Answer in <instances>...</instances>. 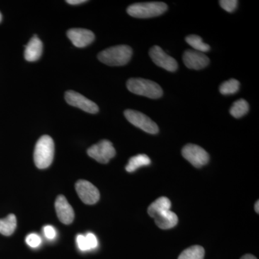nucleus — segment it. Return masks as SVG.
Segmentation results:
<instances>
[{
	"label": "nucleus",
	"instance_id": "nucleus-11",
	"mask_svg": "<svg viewBox=\"0 0 259 259\" xmlns=\"http://www.w3.org/2000/svg\"><path fill=\"white\" fill-rule=\"evenodd\" d=\"M149 56L155 64L157 65L159 67L163 68L166 71L174 72V71H177V68H178L177 61L171 56L166 54L163 49L158 46H155L151 48L149 51Z\"/></svg>",
	"mask_w": 259,
	"mask_h": 259
},
{
	"label": "nucleus",
	"instance_id": "nucleus-1",
	"mask_svg": "<svg viewBox=\"0 0 259 259\" xmlns=\"http://www.w3.org/2000/svg\"><path fill=\"white\" fill-rule=\"evenodd\" d=\"M171 201L166 197H159L148 207V214L161 229H171L178 223V217L171 211Z\"/></svg>",
	"mask_w": 259,
	"mask_h": 259
},
{
	"label": "nucleus",
	"instance_id": "nucleus-14",
	"mask_svg": "<svg viewBox=\"0 0 259 259\" xmlns=\"http://www.w3.org/2000/svg\"><path fill=\"white\" fill-rule=\"evenodd\" d=\"M56 214L61 223L69 225L74 219V212L71 204L63 195H59L55 202Z\"/></svg>",
	"mask_w": 259,
	"mask_h": 259
},
{
	"label": "nucleus",
	"instance_id": "nucleus-13",
	"mask_svg": "<svg viewBox=\"0 0 259 259\" xmlns=\"http://www.w3.org/2000/svg\"><path fill=\"white\" fill-rule=\"evenodd\" d=\"M183 61L185 66L191 69H204L209 64V59L203 53L194 50H187L184 53Z\"/></svg>",
	"mask_w": 259,
	"mask_h": 259
},
{
	"label": "nucleus",
	"instance_id": "nucleus-6",
	"mask_svg": "<svg viewBox=\"0 0 259 259\" xmlns=\"http://www.w3.org/2000/svg\"><path fill=\"white\" fill-rule=\"evenodd\" d=\"M124 115L132 125L139 127L145 132L150 134H156L158 133V127L156 122L142 112L136 110H127Z\"/></svg>",
	"mask_w": 259,
	"mask_h": 259
},
{
	"label": "nucleus",
	"instance_id": "nucleus-24",
	"mask_svg": "<svg viewBox=\"0 0 259 259\" xmlns=\"http://www.w3.org/2000/svg\"><path fill=\"white\" fill-rule=\"evenodd\" d=\"M76 243H77L78 248H79L81 251H88V250H90L86 236H83V235H78L77 237H76Z\"/></svg>",
	"mask_w": 259,
	"mask_h": 259
},
{
	"label": "nucleus",
	"instance_id": "nucleus-28",
	"mask_svg": "<svg viewBox=\"0 0 259 259\" xmlns=\"http://www.w3.org/2000/svg\"><path fill=\"white\" fill-rule=\"evenodd\" d=\"M241 259H257L256 257L251 254H245L242 256Z\"/></svg>",
	"mask_w": 259,
	"mask_h": 259
},
{
	"label": "nucleus",
	"instance_id": "nucleus-21",
	"mask_svg": "<svg viewBox=\"0 0 259 259\" xmlns=\"http://www.w3.org/2000/svg\"><path fill=\"white\" fill-rule=\"evenodd\" d=\"M239 81L235 79H231L221 83L220 93L223 95H233L239 90Z\"/></svg>",
	"mask_w": 259,
	"mask_h": 259
},
{
	"label": "nucleus",
	"instance_id": "nucleus-17",
	"mask_svg": "<svg viewBox=\"0 0 259 259\" xmlns=\"http://www.w3.org/2000/svg\"><path fill=\"white\" fill-rule=\"evenodd\" d=\"M17 227V219L15 214H10L4 219H0V233L4 236H11Z\"/></svg>",
	"mask_w": 259,
	"mask_h": 259
},
{
	"label": "nucleus",
	"instance_id": "nucleus-12",
	"mask_svg": "<svg viewBox=\"0 0 259 259\" xmlns=\"http://www.w3.org/2000/svg\"><path fill=\"white\" fill-rule=\"evenodd\" d=\"M67 36L75 47H88L95 40V34L91 30L83 28H73L68 30Z\"/></svg>",
	"mask_w": 259,
	"mask_h": 259
},
{
	"label": "nucleus",
	"instance_id": "nucleus-10",
	"mask_svg": "<svg viewBox=\"0 0 259 259\" xmlns=\"http://www.w3.org/2000/svg\"><path fill=\"white\" fill-rule=\"evenodd\" d=\"M76 191L84 204H94L100 199V192L95 186L88 181H78L76 184Z\"/></svg>",
	"mask_w": 259,
	"mask_h": 259
},
{
	"label": "nucleus",
	"instance_id": "nucleus-5",
	"mask_svg": "<svg viewBox=\"0 0 259 259\" xmlns=\"http://www.w3.org/2000/svg\"><path fill=\"white\" fill-rule=\"evenodd\" d=\"M167 9V5L161 2L135 3L127 8V13L134 18H150L159 16L164 13Z\"/></svg>",
	"mask_w": 259,
	"mask_h": 259
},
{
	"label": "nucleus",
	"instance_id": "nucleus-30",
	"mask_svg": "<svg viewBox=\"0 0 259 259\" xmlns=\"http://www.w3.org/2000/svg\"><path fill=\"white\" fill-rule=\"evenodd\" d=\"M2 21V14L1 13H0V22Z\"/></svg>",
	"mask_w": 259,
	"mask_h": 259
},
{
	"label": "nucleus",
	"instance_id": "nucleus-20",
	"mask_svg": "<svg viewBox=\"0 0 259 259\" xmlns=\"http://www.w3.org/2000/svg\"><path fill=\"white\" fill-rule=\"evenodd\" d=\"M186 41L190 47L193 48L194 50L199 51V52H207L210 49L209 46L207 45V44H204L202 41V39L201 38V37L198 36V35H189V36L186 37Z\"/></svg>",
	"mask_w": 259,
	"mask_h": 259
},
{
	"label": "nucleus",
	"instance_id": "nucleus-29",
	"mask_svg": "<svg viewBox=\"0 0 259 259\" xmlns=\"http://www.w3.org/2000/svg\"><path fill=\"white\" fill-rule=\"evenodd\" d=\"M258 200L256 202H255V212H257L258 213V212H259V209H258V207H259V204H258Z\"/></svg>",
	"mask_w": 259,
	"mask_h": 259
},
{
	"label": "nucleus",
	"instance_id": "nucleus-7",
	"mask_svg": "<svg viewBox=\"0 0 259 259\" xmlns=\"http://www.w3.org/2000/svg\"><path fill=\"white\" fill-rule=\"evenodd\" d=\"M88 153L99 163H107L115 156L116 151L110 141L103 140L89 148Z\"/></svg>",
	"mask_w": 259,
	"mask_h": 259
},
{
	"label": "nucleus",
	"instance_id": "nucleus-15",
	"mask_svg": "<svg viewBox=\"0 0 259 259\" xmlns=\"http://www.w3.org/2000/svg\"><path fill=\"white\" fill-rule=\"evenodd\" d=\"M42 53V42L37 35H34L25 47L24 56L28 61H35L40 59Z\"/></svg>",
	"mask_w": 259,
	"mask_h": 259
},
{
	"label": "nucleus",
	"instance_id": "nucleus-9",
	"mask_svg": "<svg viewBox=\"0 0 259 259\" xmlns=\"http://www.w3.org/2000/svg\"><path fill=\"white\" fill-rule=\"evenodd\" d=\"M65 99L69 105L78 107L88 113L95 114L99 111V107L96 103L72 90L66 92Z\"/></svg>",
	"mask_w": 259,
	"mask_h": 259
},
{
	"label": "nucleus",
	"instance_id": "nucleus-4",
	"mask_svg": "<svg viewBox=\"0 0 259 259\" xmlns=\"http://www.w3.org/2000/svg\"><path fill=\"white\" fill-rule=\"evenodd\" d=\"M127 88L132 93L151 99L163 95V90L157 83L142 78H131L127 81Z\"/></svg>",
	"mask_w": 259,
	"mask_h": 259
},
{
	"label": "nucleus",
	"instance_id": "nucleus-3",
	"mask_svg": "<svg viewBox=\"0 0 259 259\" xmlns=\"http://www.w3.org/2000/svg\"><path fill=\"white\" fill-rule=\"evenodd\" d=\"M54 142L49 136H42L37 141L34 151L35 166L40 169L50 166L54 160Z\"/></svg>",
	"mask_w": 259,
	"mask_h": 259
},
{
	"label": "nucleus",
	"instance_id": "nucleus-18",
	"mask_svg": "<svg viewBox=\"0 0 259 259\" xmlns=\"http://www.w3.org/2000/svg\"><path fill=\"white\" fill-rule=\"evenodd\" d=\"M204 249L200 245H192L182 252L178 259H204Z\"/></svg>",
	"mask_w": 259,
	"mask_h": 259
},
{
	"label": "nucleus",
	"instance_id": "nucleus-22",
	"mask_svg": "<svg viewBox=\"0 0 259 259\" xmlns=\"http://www.w3.org/2000/svg\"><path fill=\"white\" fill-rule=\"evenodd\" d=\"M25 242L31 248H37L42 243V239L36 233H30L25 238Z\"/></svg>",
	"mask_w": 259,
	"mask_h": 259
},
{
	"label": "nucleus",
	"instance_id": "nucleus-2",
	"mask_svg": "<svg viewBox=\"0 0 259 259\" xmlns=\"http://www.w3.org/2000/svg\"><path fill=\"white\" fill-rule=\"evenodd\" d=\"M133 50L126 45L108 48L98 54V59L103 64L112 66H124L131 60Z\"/></svg>",
	"mask_w": 259,
	"mask_h": 259
},
{
	"label": "nucleus",
	"instance_id": "nucleus-25",
	"mask_svg": "<svg viewBox=\"0 0 259 259\" xmlns=\"http://www.w3.org/2000/svg\"><path fill=\"white\" fill-rule=\"evenodd\" d=\"M85 236L88 240L90 250L95 249L98 246V241H97L96 236L93 233H88V234L85 235Z\"/></svg>",
	"mask_w": 259,
	"mask_h": 259
},
{
	"label": "nucleus",
	"instance_id": "nucleus-8",
	"mask_svg": "<svg viewBox=\"0 0 259 259\" xmlns=\"http://www.w3.org/2000/svg\"><path fill=\"white\" fill-rule=\"evenodd\" d=\"M182 153L184 158L196 168H201L209 162L208 153L203 148L197 145H186L182 149Z\"/></svg>",
	"mask_w": 259,
	"mask_h": 259
},
{
	"label": "nucleus",
	"instance_id": "nucleus-23",
	"mask_svg": "<svg viewBox=\"0 0 259 259\" xmlns=\"http://www.w3.org/2000/svg\"><path fill=\"white\" fill-rule=\"evenodd\" d=\"M219 3L221 8L228 13L234 12L238 4V2L237 0H221Z\"/></svg>",
	"mask_w": 259,
	"mask_h": 259
},
{
	"label": "nucleus",
	"instance_id": "nucleus-16",
	"mask_svg": "<svg viewBox=\"0 0 259 259\" xmlns=\"http://www.w3.org/2000/svg\"><path fill=\"white\" fill-rule=\"evenodd\" d=\"M151 161L147 155L139 154L134 157L130 158L128 163L125 167L126 171L127 172H134L142 166H148L151 164Z\"/></svg>",
	"mask_w": 259,
	"mask_h": 259
},
{
	"label": "nucleus",
	"instance_id": "nucleus-19",
	"mask_svg": "<svg viewBox=\"0 0 259 259\" xmlns=\"http://www.w3.org/2000/svg\"><path fill=\"white\" fill-rule=\"evenodd\" d=\"M249 110V105L245 100H238L232 105L230 113L235 118H241L246 115Z\"/></svg>",
	"mask_w": 259,
	"mask_h": 259
},
{
	"label": "nucleus",
	"instance_id": "nucleus-27",
	"mask_svg": "<svg viewBox=\"0 0 259 259\" xmlns=\"http://www.w3.org/2000/svg\"><path fill=\"white\" fill-rule=\"evenodd\" d=\"M66 2L70 5H76L82 4V3H87L88 1H85V0H67Z\"/></svg>",
	"mask_w": 259,
	"mask_h": 259
},
{
	"label": "nucleus",
	"instance_id": "nucleus-26",
	"mask_svg": "<svg viewBox=\"0 0 259 259\" xmlns=\"http://www.w3.org/2000/svg\"><path fill=\"white\" fill-rule=\"evenodd\" d=\"M44 233L47 238L49 240H54L56 236V231L54 227L47 226L44 228Z\"/></svg>",
	"mask_w": 259,
	"mask_h": 259
}]
</instances>
